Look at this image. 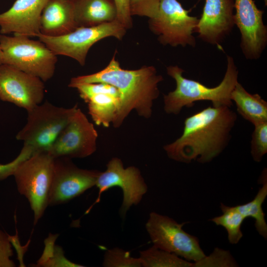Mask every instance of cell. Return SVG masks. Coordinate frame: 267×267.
<instances>
[{
	"instance_id": "26",
	"label": "cell",
	"mask_w": 267,
	"mask_h": 267,
	"mask_svg": "<svg viewBox=\"0 0 267 267\" xmlns=\"http://www.w3.org/2000/svg\"><path fill=\"white\" fill-rule=\"evenodd\" d=\"M251 141V154L256 162L267 153V122L255 126Z\"/></svg>"
},
{
	"instance_id": "15",
	"label": "cell",
	"mask_w": 267,
	"mask_h": 267,
	"mask_svg": "<svg viewBox=\"0 0 267 267\" xmlns=\"http://www.w3.org/2000/svg\"><path fill=\"white\" fill-rule=\"evenodd\" d=\"M233 0H205L195 33L203 42L222 48L221 43L235 25Z\"/></svg>"
},
{
	"instance_id": "17",
	"label": "cell",
	"mask_w": 267,
	"mask_h": 267,
	"mask_svg": "<svg viewBox=\"0 0 267 267\" xmlns=\"http://www.w3.org/2000/svg\"><path fill=\"white\" fill-rule=\"evenodd\" d=\"M77 28L73 0H48L40 19V33L56 37Z\"/></svg>"
},
{
	"instance_id": "18",
	"label": "cell",
	"mask_w": 267,
	"mask_h": 267,
	"mask_svg": "<svg viewBox=\"0 0 267 267\" xmlns=\"http://www.w3.org/2000/svg\"><path fill=\"white\" fill-rule=\"evenodd\" d=\"M88 104L89 114L97 126L109 127L116 119L121 106V98L118 90L107 84L101 91L90 96Z\"/></svg>"
},
{
	"instance_id": "33",
	"label": "cell",
	"mask_w": 267,
	"mask_h": 267,
	"mask_svg": "<svg viewBox=\"0 0 267 267\" xmlns=\"http://www.w3.org/2000/svg\"><path fill=\"white\" fill-rule=\"evenodd\" d=\"M2 57H3L2 52V50L0 45V66L2 64Z\"/></svg>"
},
{
	"instance_id": "1",
	"label": "cell",
	"mask_w": 267,
	"mask_h": 267,
	"mask_svg": "<svg viewBox=\"0 0 267 267\" xmlns=\"http://www.w3.org/2000/svg\"><path fill=\"white\" fill-rule=\"evenodd\" d=\"M228 106H209L187 117L183 132L165 145L168 156L177 162L200 163L212 161L227 146L237 115Z\"/></svg>"
},
{
	"instance_id": "14",
	"label": "cell",
	"mask_w": 267,
	"mask_h": 267,
	"mask_svg": "<svg viewBox=\"0 0 267 267\" xmlns=\"http://www.w3.org/2000/svg\"><path fill=\"white\" fill-rule=\"evenodd\" d=\"M234 23L240 33V48L247 59L259 58L267 44V27L264 11L253 0H234Z\"/></svg>"
},
{
	"instance_id": "24",
	"label": "cell",
	"mask_w": 267,
	"mask_h": 267,
	"mask_svg": "<svg viewBox=\"0 0 267 267\" xmlns=\"http://www.w3.org/2000/svg\"><path fill=\"white\" fill-rule=\"evenodd\" d=\"M103 266L106 267H139V258H134L129 252L119 248L108 250L105 253Z\"/></svg>"
},
{
	"instance_id": "10",
	"label": "cell",
	"mask_w": 267,
	"mask_h": 267,
	"mask_svg": "<svg viewBox=\"0 0 267 267\" xmlns=\"http://www.w3.org/2000/svg\"><path fill=\"white\" fill-rule=\"evenodd\" d=\"M95 185L99 190L98 196L86 214L99 202L101 194L112 187L118 186L123 191V200L120 213L123 216L132 206L140 202L147 191V186L139 170L134 166L124 168L122 161L117 157L112 158L107 163L106 170L100 172Z\"/></svg>"
},
{
	"instance_id": "27",
	"label": "cell",
	"mask_w": 267,
	"mask_h": 267,
	"mask_svg": "<svg viewBox=\"0 0 267 267\" xmlns=\"http://www.w3.org/2000/svg\"><path fill=\"white\" fill-rule=\"evenodd\" d=\"M161 0H129L131 16L154 18L157 14Z\"/></svg>"
},
{
	"instance_id": "19",
	"label": "cell",
	"mask_w": 267,
	"mask_h": 267,
	"mask_svg": "<svg viewBox=\"0 0 267 267\" xmlns=\"http://www.w3.org/2000/svg\"><path fill=\"white\" fill-rule=\"evenodd\" d=\"M77 28L91 27L116 20L114 0H73Z\"/></svg>"
},
{
	"instance_id": "7",
	"label": "cell",
	"mask_w": 267,
	"mask_h": 267,
	"mask_svg": "<svg viewBox=\"0 0 267 267\" xmlns=\"http://www.w3.org/2000/svg\"><path fill=\"white\" fill-rule=\"evenodd\" d=\"M127 29L117 20L91 27H81L60 36L38 34L37 37L55 55H64L84 66L90 48L99 41L109 37L121 40Z\"/></svg>"
},
{
	"instance_id": "20",
	"label": "cell",
	"mask_w": 267,
	"mask_h": 267,
	"mask_svg": "<svg viewBox=\"0 0 267 267\" xmlns=\"http://www.w3.org/2000/svg\"><path fill=\"white\" fill-rule=\"evenodd\" d=\"M237 111L254 126L267 122V102L258 93L248 92L238 82L231 93Z\"/></svg>"
},
{
	"instance_id": "31",
	"label": "cell",
	"mask_w": 267,
	"mask_h": 267,
	"mask_svg": "<svg viewBox=\"0 0 267 267\" xmlns=\"http://www.w3.org/2000/svg\"><path fill=\"white\" fill-rule=\"evenodd\" d=\"M116 10V20L122 24L127 30L132 26V16L130 11L129 0H114Z\"/></svg>"
},
{
	"instance_id": "11",
	"label": "cell",
	"mask_w": 267,
	"mask_h": 267,
	"mask_svg": "<svg viewBox=\"0 0 267 267\" xmlns=\"http://www.w3.org/2000/svg\"><path fill=\"white\" fill-rule=\"evenodd\" d=\"M100 172L81 169L71 159L54 158L52 180L48 196V206L69 202L95 185Z\"/></svg>"
},
{
	"instance_id": "25",
	"label": "cell",
	"mask_w": 267,
	"mask_h": 267,
	"mask_svg": "<svg viewBox=\"0 0 267 267\" xmlns=\"http://www.w3.org/2000/svg\"><path fill=\"white\" fill-rule=\"evenodd\" d=\"M237 266L238 264L228 251L218 248H215L209 256H205L200 260L193 263L194 267Z\"/></svg>"
},
{
	"instance_id": "5",
	"label": "cell",
	"mask_w": 267,
	"mask_h": 267,
	"mask_svg": "<svg viewBox=\"0 0 267 267\" xmlns=\"http://www.w3.org/2000/svg\"><path fill=\"white\" fill-rule=\"evenodd\" d=\"M53 162L47 152H36L22 162L13 175L18 192L26 197L33 212L34 225L48 206Z\"/></svg>"
},
{
	"instance_id": "16",
	"label": "cell",
	"mask_w": 267,
	"mask_h": 267,
	"mask_svg": "<svg viewBox=\"0 0 267 267\" xmlns=\"http://www.w3.org/2000/svg\"><path fill=\"white\" fill-rule=\"evenodd\" d=\"M48 0H16L6 11L0 13V33L37 37L40 19Z\"/></svg>"
},
{
	"instance_id": "2",
	"label": "cell",
	"mask_w": 267,
	"mask_h": 267,
	"mask_svg": "<svg viewBox=\"0 0 267 267\" xmlns=\"http://www.w3.org/2000/svg\"><path fill=\"white\" fill-rule=\"evenodd\" d=\"M115 55L116 52L102 70L71 78L68 87L74 88L78 85L95 83H105L115 87L121 98L120 110L112 124L117 128L133 110L144 118L151 117L153 102L160 93L158 85L163 77L153 66H144L136 70L123 69Z\"/></svg>"
},
{
	"instance_id": "8",
	"label": "cell",
	"mask_w": 267,
	"mask_h": 267,
	"mask_svg": "<svg viewBox=\"0 0 267 267\" xmlns=\"http://www.w3.org/2000/svg\"><path fill=\"white\" fill-rule=\"evenodd\" d=\"M190 11L178 0H161L157 14L148 20L149 29L164 45L194 47L196 39L193 34L199 18L190 15Z\"/></svg>"
},
{
	"instance_id": "23",
	"label": "cell",
	"mask_w": 267,
	"mask_h": 267,
	"mask_svg": "<svg viewBox=\"0 0 267 267\" xmlns=\"http://www.w3.org/2000/svg\"><path fill=\"white\" fill-rule=\"evenodd\" d=\"M221 209L222 214L210 220L216 225L223 227L227 231L229 243L236 244L243 236L241 227L245 219L236 206H227L221 203Z\"/></svg>"
},
{
	"instance_id": "30",
	"label": "cell",
	"mask_w": 267,
	"mask_h": 267,
	"mask_svg": "<svg viewBox=\"0 0 267 267\" xmlns=\"http://www.w3.org/2000/svg\"><path fill=\"white\" fill-rule=\"evenodd\" d=\"M38 266L42 267H84L67 260L64 256L63 250L59 246H55V254L44 261L38 262Z\"/></svg>"
},
{
	"instance_id": "29",
	"label": "cell",
	"mask_w": 267,
	"mask_h": 267,
	"mask_svg": "<svg viewBox=\"0 0 267 267\" xmlns=\"http://www.w3.org/2000/svg\"><path fill=\"white\" fill-rule=\"evenodd\" d=\"M13 253L8 234L0 229V267H15L16 265L11 259Z\"/></svg>"
},
{
	"instance_id": "12",
	"label": "cell",
	"mask_w": 267,
	"mask_h": 267,
	"mask_svg": "<svg viewBox=\"0 0 267 267\" xmlns=\"http://www.w3.org/2000/svg\"><path fill=\"white\" fill-rule=\"evenodd\" d=\"M98 133L79 108L48 151L53 158H83L96 150Z\"/></svg>"
},
{
	"instance_id": "22",
	"label": "cell",
	"mask_w": 267,
	"mask_h": 267,
	"mask_svg": "<svg viewBox=\"0 0 267 267\" xmlns=\"http://www.w3.org/2000/svg\"><path fill=\"white\" fill-rule=\"evenodd\" d=\"M139 259L144 267H191L193 263L155 246L140 252Z\"/></svg>"
},
{
	"instance_id": "21",
	"label": "cell",
	"mask_w": 267,
	"mask_h": 267,
	"mask_svg": "<svg viewBox=\"0 0 267 267\" xmlns=\"http://www.w3.org/2000/svg\"><path fill=\"white\" fill-rule=\"evenodd\" d=\"M267 169L262 172L260 178L262 186L260 188L254 198L251 201L236 206L240 214L246 219L252 218L255 220V226L259 234L265 239L267 238V224L265 218L262 205L267 196Z\"/></svg>"
},
{
	"instance_id": "32",
	"label": "cell",
	"mask_w": 267,
	"mask_h": 267,
	"mask_svg": "<svg viewBox=\"0 0 267 267\" xmlns=\"http://www.w3.org/2000/svg\"><path fill=\"white\" fill-rule=\"evenodd\" d=\"M8 236L11 245H13L16 250L18 260L20 262V265H21L20 267H25V266H24L25 265L23 264L22 258L24 253L26 252L27 250L22 249V248L25 246H21L17 233L15 236H11L8 234Z\"/></svg>"
},
{
	"instance_id": "34",
	"label": "cell",
	"mask_w": 267,
	"mask_h": 267,
	"mask_svg": "<svg viewBox=\"0 0 267 267\" xmlns=\"http://www.w3.org/2000/svg\"><path fill=\"white\" fill-rule=\"evenodd\" d=\"M266 6L267 5V0H264Z\"/></svg>"
},
{
	"instance_id": "4",
	"label": "cell",
	"mask_w": 267,
	"mask_h": 267,
	"mask_svg": "<svg viewBox=\"0 0 267 267\" xmlns=\"http://www.w3.org/2000/svg\"><path fill=\"white\" fill-rule=\"evenodd\" d=\"M0 45L2 64L37 77L44 82L53 76L57 55L41 41L27 36L0 34Z\"/></svg>"
},
{
	"instance_id": "3",
	"label": "cell",
	"mask_w": 267,
	"mask_h": 267,
	"mask_svg": "<svg viewBox=\"0 0 267 267\" xmlns=\"http://www.w3.org/2000/svg\"><path fill=\"white\" fill-rule=\"evenodd\" d=\"M183 69L177 65L167 67V74L174 79L176 88L164 95V109L169 114L178 115L184 107H191L200 101H210L213 106L231 107V93L238 82V71L233 58L227 56V67L222 80L210 88L183 76Z\"/></svg>"
},
{
	"instance_id": "6",
	"label": "cell",
	"mask_w": 267,
	"mask_h": 267,
	"mask_svg": "<svg viewBox=\"0 0 267 267\" xmlns=\"http://www.w3.org/2000/svg\"><path fill=\"white\" fill-rule=\"evenodd\" d=\"M53 105L46 101L27 112V123L16 138L30 146L35 153L47 152L78 108Z\"/></svg>"
},
{
	"instance_id": "13",
	"label": "cell",
	"mask_w": 267,
	"mask_h": 267,
	"mask_svg": "<svg viewBox=\"0 0 267 267\" xmlns=\"http://www.w3.org/2000/svg\"><path fill=\"white\" fill-rule=\"evenodd\" d=\"M44 82L39 78L10 65L0 66V99L27 112L41 104L44 95Z\"/></svg>"
},
{
	"instance_id": "9",
	"label": "cell",
	"mask_w": 267,
	"mask_h": 267,
	"mask_svg": "<svg viewBox=\"0 0 267 267\" xmlns=\"http://www.w3.org/2000/svg\"><path fill=\"white\" fill-rule=\"evenodd\" d=\"M186 223H178L168 216L151 212L145 227L154 246L195 262L206 255L198 238L183 229Z\"/></svg>"
},
{
	"instance_id": "28",
	"label": "cell",
	"mask_w": 267,
	"mask_h": 267,
	"mask_svg": "<svg viewBox=\"0 0 267 267\" xmlns=\"http://www.w3.org/2000/svg\"><path fill=\"white\" fill-rule=\"evenodd\" d=\"M34 153L35 152L32 147L24 144L19 154L14 160L6 164H0V181L13 176L18 166Z\"/></svg>"
}]
</instances>
